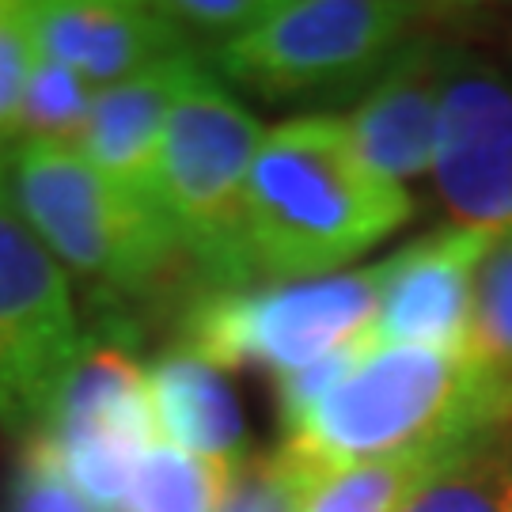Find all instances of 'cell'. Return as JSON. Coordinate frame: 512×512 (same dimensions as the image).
<instances>
[{"mask_svg": "<svg viewBox=\"0 0 512 512\" xmlns=\"http://www.w3.org/2000/svg\"><path fill=\"white\" fill-rule=\"evenodd\" d=\"M80 315L69 274L0 198V429L16 440L46 433L80 361Z\"/></svg>", "mask_w": 512, "mask_h": 512, "instance_id": "7", "label": "cell"}, {"mask_svg": "<svg viewBox=\"0 0 512 512\" xmlns=\"http://www.w3.org/2000/svg\"><path fill=\"white\" fill-rule=\"evenodd\" d=\"M418 213L410 190L361 156L346 114H293L266 129L247 179L243 247L255 285L342 274Z\"/></svg>", "mask_w": 512, "mask_h": 512, "instance_id": "1", "label": "cell"}, {"mask_svg": "<svg viewBox=\"0 0 512 512\" xmlns=\"http://www.w3.org/2000/svg\"><path fill=\"white\" fill-rule=\"evenodd\" d=\"M202 65V54H179L122 84L99 88L76 152L114 186L156 202V164L167 118Z\"/></svg>", "mask_w": 512, "mask_h": 512, "instance_id": "13", "label": "cell"}, {"mask_svg": "<svg viewBox=\"0 0 512 512\" xmlns=\"http://www.w3.org/2000/svg\"><path fill=\"white\" fill-rule=\"evenodd\" d=\"M35 0H0V148L19 145L23 92L35 73Z\"/></svg>", "mask_w": 512, "mask_h": 512, "instance_id": "20", "label": "cell"}, {"mask_svg": "<svg viewBox=\"0 0 512 512\" xmlns=\"http://www.w3.org/2000/svg\"><path fill=\"white\" fill-rule=\"evenodd\" d=\"M433 186L456 228H512V84L494 61L452 38L444 61Z\"/></svg>", "mask_w": 512, "mask_h": 512, "instance_id": "9", "label": "cell"}, {"mask_svg": "<svg viewBox=\"0 0 512 512\" xmlns=\"http://www.w3.org/2000/svg\"><path fill=\"white\" fill-rule=\"evenodd\" d=\"M8 202L99 300H152L190 270L160 205L114 186L73 148H12Z\"/></svg>", "mask_w": 512, "mask_h": 512, "instance_id": "3", "label": "cell"}, {"mask_svg": "<svg viewBox=\"0 0 512 512\" xmlns=\"http://www.w3.org/2000/svg\"><path fill=\"white\" fill-rule=\"evenodd\" d=\"M148 403L156 433L167 444L202 459L243 463L247 421L228 372L202 357L194 346H171L148 368Z\"/></svg>", "mask_w": 512, "mask_h": 512, "instance_id": "14", "label": "cell"}, {"mask_svg": "<svg viewBox=\"0 0 512 512\" xmlns=\"http://www.w3.org/2000/svg\"><path fill=\"white\" fill-rule=\"evenodd\" d=\"M95 88L76 76L73 69L57 65L38 54L35 73L23 92V122H19V145H50L73 148L84 137V126L92 118Z\"/></svg>", "mask_w": 512, "mask_h": 512, "instance_id": "19", "label": "cell"}, {"mask_svg": "<svg viewBox=\"0 0 512 512\" xmlns=\"http://www.w3.org/2000/svg\"><path fill=\"white\" fill-rule=\"evenodd\" d=\"M399 512H512V421L475 433Z\"/></svg>", "mask_w": 512, "mask_h": 512, "instance_id": "16", "label": "cell"}, {"mask_svg": "<svg viewBox=\"0 0 512 512\" xmlns=\"http://www.w3.org/2000/svg\"><path fill=\"white\" fill-rule=\"evenodd\" d=\"M501 425V421H497ZM490 429H459L440 440H429L410 452H395L384 459H365V463H346L304 482L300 512H399L418 494V486L437 471L448 456H456L467 440Z\"/></svg>", "mask_w": 512, "mask_h": 512, "instance_id": "15", "label": "cell"}, {"mask_svg": "<svg viewBox=\"0 0 512 512\" xmlns=\"http://www.w3.org/2000/svg\"><path fill=\"white\" fill-rule=\"evenodd\" d=\"M4 512H95L76 486L61 475L50 448L42 437L23 444V456L16 463V475L8 482V505Z\"/></svg>", "mask_w": 512, "mask_h": 512, "instance_id": "22", "label": "cell"}, {"mask_svg": "<svg viewBox=\"0 0 512 512\" xmlns=\"http://www.w3.org/2000/svg\"><path fill=\"white\" fill-rule=\"evenodd\" d=\"M236 467L156 440L137 463L122 512H217Z\"/></svg>", "mask_w": 512, "mask_h": 512, "instance_id": "17", "label": "cell"}, {"mask_svg": "<svg viewBox=\"0 0 512 512\" xmlns=\"http://www.w3.org/2000/svg\"><path fill=\"white\" fill-rule=\"evenodd\" d=\"M433 8L406 0H274L251 31L209 50L213 73L274 107H330L368 84Z\"/></svg>", "mask_w": 512, "mask_h": 512, "instance_id": "4", "label": "cell"}, {"mask_svg": "<svg viewBox=\"0 0 512 512\" xmlns=\"http://www.w3.org/2000/svg\"><path fill=\"white\" fill-rule=\"evenodd\" d=\"M38 54L84 76L95 92L145 73L167 57L198 54L160 4L35 0Z\"/></svg>", "mask_w": 512, "mask_h": 512, "instance_id": "12", "label": "cell"}, {"mask_svg": "<svg viewBox=\"0 0 512 512\" xmlns=\"http://www.w3.org/2000/svg\"><path fill=\"white\" fill-rule=\"evenodd\" d=\"M217 512H300V475L281 448L247 456L232 471Z\"/></svg>", "mask_w": 512, "mask_h": 512, "instance_id": "21", "label": "cell"}, {"mask_svg": "<svg viewBox=\"0 0 512 512\" xmlns=\"http://www.w3.org/2000/svg\"><path fill=\"white\" fill-rule=\"evenodd\" d=\"M467 365L512 403V228L494 236L478 266Z\"/></svg>", "mask_w": 512, "mask_h": 512, "instance_id": "18", "label": "cell"}, {"mask_svg": "<svg viewBox=\"0 0 512 512\" xmlns=\"http://www.w3.org/2000/svg\"><path fill=\"white\" fill-rule=\"evenodd\" d=\"M42 444L95 512H122L137 463L156 444L148 368L122 334L84 342Z\"/></svg>", "mask_w": 512, "mask_h": 512, "instance_id": "8", "label": "cell"}, {"mask_svg": "<svg viewBox=\"0 0 512 512\" xmlns=\"http://www.w3.org/2000/svg\"><path fill=\"white\" fill-rule=\"evenodd\" d=\"M448 46L452 38L418 31L346 114L361 156L403 186L433 171Z\"/></svg>", "mask_w": 512, "mask_h": 512, "instance_id": "11", "label": "cell"}, {"mask_svg": "<svg viewBox=\"0 0 512 512\" xmlns=\"http://www.w3.org/2000/svg\"><path fill=\"white\" fill-rule=\"evenodd\" d=\"M266 129L209 61L179 95L156 164V205L202 293L255 289L243 247L247 179Z\"/></svg>", "mask_w": 512, "mask_h": 512, "instance_id": "5", "label": "cell"}, {"mask_svg": "<svg viewBox=\"0 0 512 512\" xmlns=\"http://www.w3.org/2000/svg\"><path fill=\"white\" fill-rule=\"evenodd\" d=\"M512 421V403L459 353L372 346L319 403L281 425V452L304 482L346 463L410 452L459 429Z\"/></svg>", "mask_w": 512, "mask_h": 512, "instance_id": "2", "label": "cell"}, {"mask_svg": "<svg viewBox=\"0 0 512 512\" xmlns=\"http://www.w3.org/2000/svg\"><path fill=\"white\" fill-rule=\"evenodd\" d=\"M494 236L471 228H440L391 255L384 304L368 330L372 346H421L467 357L475 277Z\"/></svg>", "mask_w": 512, "mask_h": 512, "instance_id": "10", "label": "cell"}, {"mask_svg": "<svg viewBox=\"0 0 512 512\" xmlns=\"http://www.w3.org/2000/svg\"><path fill=\"white\" fill-rule=\"evenodd\" d=\"M0 198H8V152L0 148Z\"/></svg>", "mask_w": 512, "mask_h": 512, "instance_id": "24", "label": "cell"}, {"mask_svg": "<svg viewBox=\"0 0 512 512\" xmlns=\"http://www.w3.org/2000/svg\"><path fill=\"white\" fill-rule=\"evenodd\" d=\"M387 277L391 255L315 281L198 293L183 315V342L224 372L258 368L285 380L365 342L384 304Z\"/></svg>", "mask_w": 512, "mask_h": 512, "instance_id": "6", "label": "cell"}, {"mask_svg": "<svg viewBox=\"0 0 512 512\" xmlns=\"http://www.w3.org/2000/svg\"><path fill=\"white\" fill-rule=\"evenodd\" d=\"M270 4L274 0H164L160 12L183 31L194 50L198 46L217 50L243 31H251L270 12Z\"/></svg>", "mask_w": 512, "mask_h": 512, "instance_id": "23", "label": "cell"}]
</instances>
